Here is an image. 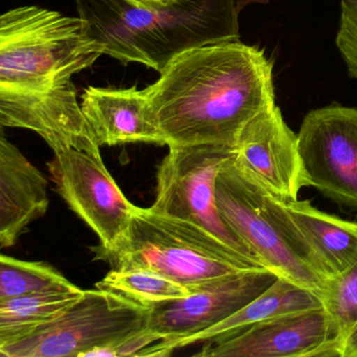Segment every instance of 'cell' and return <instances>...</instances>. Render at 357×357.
<instances>
[{
	"instance_id": "21",
	"label": "cell",
	"mask_w": 357,
	"mask_h": 357,
	"mask_svg": "<svg viewBox=\"0 0 357 357\" xmlns=\"http://www.w3.org/2000/svg\"><path fill=\"white\" fill-rule=\"evenodd\" d=\"M323 303L335 324L342 348L344 336L357 321V261L329 282Z\"/></svg>"
},
{
	"instance_id": "19",
	"label": "cell",
	"mask_w": 357,
	"mask_h": 357,
	"mask_svg": "<svg viewBox=\"0 0 357 357\" xmlns=\"http://www.w3.org/2000/svg\"><path fill=\"white\" fill-rule=\"evenodd\" d=\"M96 287L122 294L148 307L191 294L181 284L147 269H112Z\"/></svg>"
},
{
	"instance_id": "12",
	"label": "cell",
	"mask_w": 357,
	"mask_h": 357,
	"mask_svg": "<svg viewBox=\"0 0 357 357\" xmlns=\"http://www.w3.org/2000/svg\"><path fill=\"white\" fill-rule=\"evenodd\" d=\"M0 124L34 131L54 153L72 148L101 152L73 81L41 91L0 87Z\"/></svg>"
},
{
	"instance_id": "15",
	"label": "cell",
	"mask_w": 357,
	"mask_h": 357,
	"mask_svg": "<svg viewBox=\"0 0 357 357\" xmlns=\"http://www.w3.org/2000/svg\"><path fill=\"white\" fill-rule=\"evenodd\" d=\"M83 114L100 146L130 143L166 145L150 120L145 91L89 87L82 95Z\"/></svg>"
},
{
	"instance_id": "3",
	"label": "cell",
	"mask_w": 357,
	"mask_h": 357,
	"mask_svg": "<svg viewBox=\"0 0 357 357\" xmlns=\"http://www.w3.org/2000/svg\"><path fill=\"white\" fill-rule=\"evenodd\" d=\"M86 20L35 6L0 17V87L41 91L72 81L104 55Z\"/></svg>"
},
{
	"instance_id": "23",
	"label": "cell",
	"mask_w": 357,
	"mask_h": 357,
	"mask_svg": "<svg viewBox=\"0 0 357 357\" xmlns=\"http://www.w3.org/2000/svg\"><path fill=\"white\" fill-rule=\"evenodd\" d=\"M340 357H357V321L344 336Z\"/></svg>"
},
{
	"instance_id": "4",
	"label": "cell",
	"mask_w": 357,
	"mask_h": 357,
	"mask_svg": "<svg viewBox=\"0 0 357 357\" xmlns=\"http://www.w3.org/2000/svg\"><path fill=\"white\" fill-rule=\"evenodd\" d=\"M100 256L112 269L155 271L190 290L240 271L263 268L196 223L139 206L124 241Z\"/></svg>"
},
{
	"instance_id": "8",
	"label": "cell",
	"mask_w": 357,
	"mask_h": 357,
	"mask_svg": "<svg viewBox=\"0 0 357 357\" xmlns=\"http://www.w3.org/2000/svg\"><path fill=\"white\" fill-rule=\"evenodd\" d=\"M278 275L254 268L208 282L185 298L150 307L146 331L155 344L139 356H166L175 344L227 319L264 292Z\"/></svg>"
},
{
	"instance_id": "2",
	"label": "cell",
	"mask_w": 357,
	"mask_h": 357,
	"mask_svg": "<svg viewBox=\"0 0 357 357\" xmlns=\"http://www.w3.org/2000/svg\"><path fill=\"white\" fill-rule=\"evenodd\" d=\"M76 6L104 55L160 74L190 50L239 40L233 0H174L156 9L125 0H76Z\"/></svg>"
},
{
	"instance_id": "10",
	"label": "cell",
	"mask_w": 357,
	"mask_h": 357,
	"mask_svg": "<svg viewBox=\"0 0 357 357\" xmlns=\"http://www.w3.org/2000/svg\"><path fill=\"white\" fill-rule=\"evenodd\" d=\"M298 144L309 187L357 212V108L332 104L311 110Z\"/></svg>"
},
{
	"instance_id": "7",
	"label": "cell",
	"mask_w": 357,
	"mask_h": 357,
	"mask_svg": "<svg viewBox=\"0 0 357 357\" xmlns=\"http://www.w3.org/2000/svg\"><path fill=\"white\" fill-rule=\"evenodd\" d=\"M235 148L215 144L172 146L156 172L153 212L196 223L208 233L264 267L229 229L216 204V179ZM266 268V267H265Z\"/></svg>"
},
{
	"instance_id": "5",
	"label": "cell",
	"mask_w": 357,
	"mask_h": 357,
	"mask_svg": "<svg viewBox=\"0 0 357 357\" xmlns=\"http://www.w3.org/2000/svg\"><path fill=\"white\" fill-rule=\"evenodd\" d=\"M150 307L108 290H84L53 321L0 344L3 357H86L114 348L146 329Z\"/></svg>"
},
{
	"instance_id": "11",
	"label": "cell",
	"mask_w": 357,
	"mask_h": 357,
	"mask_svg": "<svg viewBox=\"0 0 357 357\" xmlns=\"http://www.w3.org/2000/svg\"><path fill=\"white\" fill-rule=\"evenodd\" d=\"M202 357H340L335 324L325 307L256 324L218 342H204Z\"/></svg>"
},
{
	"instance_id": "16",
	"label": "cell",
	"mask_w": 357,
	"mask_h": 357,
	"mask_svg": "<svg viewBox=\"0 0 357 357\" xmlns=\"http://www.w3.org/2000/svg\"><path fill=\"white\" fill-rule=\"evenodd\" d=\"M282 208L306 245L319 273L332 281L357 261V222L317 210L309 200H285Z\"/></svg>"
},
{
	"instance_id": "22",
	"label": "cell",
	"mask_w": 357,
	"mask_h": 357,
	"mask_svg": "<svg viewBox=\"0 0 357 357\" xmlns=\"http://www.w3.org/2000/svg\"><path fill=\"white\" fill-rule=\"evenodd\" d=\"M336 45L351 78L357 79V0H342Z\"/></svg>"
},
{
	"instance_id": "18",
	"label": "cell",
	"mask_w": 357,
	"mask_h": 357,
	"mask_svg": "<svg viewBox=\"0 0 357 357\" xmlns=\"http://www.w3.org/2000/svg\"><path fill=\"white\" fill-rule=\"evenodd\" d=\"M84 290H49L0 301V344L13 342L59 317Z\"/></svg>"
},
{
	"instance_id": "6",
	"label": "cell",
	"mask_w": 357,
	"mask_h": 357,
	"mask_svg": "<svg viewBox=\"0 0 357 357\" xmlns=\"http://www.w3.org/2000/svg\"><path fill=\"white\" fill-rule=\"evenodd\" d=\"M215 191L221 218L264 267L323 300L329 282L310 266L298 244L273 216L266 188L236 162L234 154L221 167Z\"/></svg>"
},
{
	"instance_id": "25",
	"label": "cell",
	"mask_w": 357,
	"mask_h": 357,
	"mask_svg": "<svg viewBox=\"0 0 357 357\" xmlns=\"http://www.w3.org/2000/svg\"><path fill=\"white\" fill-rule=\"evenodd\" d=\"M234 5H235L237 11L241 12L246 6L252 5V3H259V5H266L271 0H233Z\"/></svg>"
},
{
	"instance_id": "20",
	"label": "cell",
	"mask_w": 357,
	"mask_h": 357,
	"mask_svg": "<svg viewBox=\"0 0 357 357\" xmlns=\"http://www.w3.org/2000/svg\"><path fill=\"white\" fill-rule=\"evenodd\" d=\"M78 287L55 267L45 262L0 256V301L49 290Z\"/></svg>"
},
{
	"instance_id": "14",
	"label": "cell",
	"mask_w": 357,
	"mask_h": 357,
	"mask_svg": "<svg viewBox=\"0 0 357 357\" xmlns=\"http://www.w3.org/2000/svg\"><path fill=\"white\" fill-rule=\"evenodd\" d=\"M45 175L12 144L0 137V248H12L50 206Z\"/></svg>"
},
{
	"instance_id": "9",
	"label": "cell",
	"mask_w": 357,
	"mask_h": 357,
	"mask_svg": "<svg viewBox=\"0 0 357 357\" xmlns=\"http://www.w3.org/2000/svg\"><path fill=\"white\" fill-rule=\"evenodd\" d=\"M49 170L56 191L99 238L100 255L116 250L126 237L137 206L122 193L101 152H55Z\"/></svg>"
},
{
	"instance_id": "24",
	"label": "cell",
	"mask_w": 357,
	"mask_h": 357,
	"mask_svg": "<svg viewBox=\"0 0 357 357\" xmlns=\"http://www.w3.org/2000/svg\"><path fill=\"white\" fill-rule=\"evenodd\" d=\"M130 5L139 8H146V9H156V8L165 7L169 5L174 0H125Z\"/></svg>"
},
{
	"instance_id": "1",
	"label": "cell",
	"mask_w": 357,
	"mask_h": 357,
	"mask_svg": "<svg viewBox=\"0 0 357 357\" xmlns=\"http://www.w3.org/2000/svg\"><path fill=\"white\" fill-rule=\"evenodd\" d=\"M166 146L235 148L248 123L275 106L273 60L238 41L190 50L145 89Z\"/></svg>"
},
{
	"instance_id": "13",
	"label": "cell",
	"mask_w": 357,
	"mask_h": 357,
	"mask_svg": "<svg viewBox=\"0 0 357 357\" xmlns=\"http://www.w3.org/2000/svg\"><path fill=\"white\" fill-rule=\"evenodd\" d=\"M236 162L271 193L298 199L308 179L298 151V135L284 121L277 105L250 121L235 147Z\"/></svg>"
},
{
	"instance_id": "17",
	"label": "cell",
	"mask_w": 357,
	"mask_h": 357,
	"mask_svg": "<svg viewBox=\"0 0 357 357\" xmlns=\"http://www.w3.org/2000/svg\"><path fill=\"white\" fill-rule=\"evenodd\" d=\"M321 306H324L323 300L315 292L289 280L278 278L264 292L231 317L204 331L181 340L175 344L174 350L199 342H218L261 321Z\"/></svg>"
}]
</instances>
